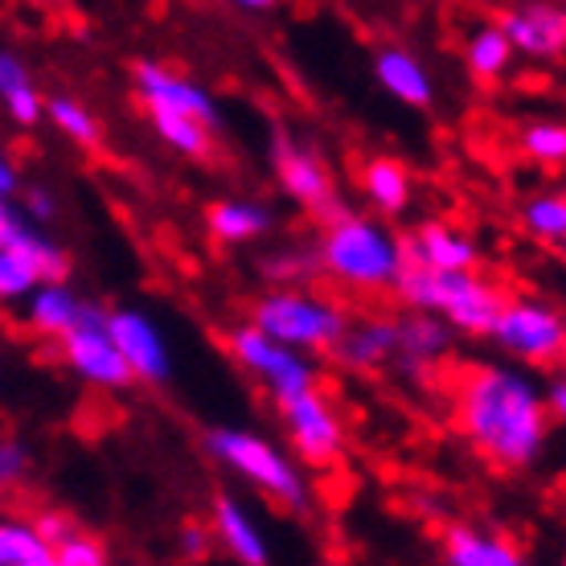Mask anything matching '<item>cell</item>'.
Instances as JSON below:
<instances>
[{
  "label": "cell",
  "mask_w": 566,
  "mask_h": 566,
  "mask_svg": "<svg viewBox=\"0 0 566 566\" xmlns=\"http://www.w3.org/2000/svg\"><path fill=\"white\" fill-rule=\"evenodd\" d=\"M460 423L493 464L525 468L546 448V402L522 369L484 366L460 390Z\"/></svg>",
  "instance_id": "obj_1"
},
{
  "label": "cell",
  "mask_w": 566,
  "mask_h": 566,
  "mask_svg": "<svg viewBox=\"0 0 566 566\" xmlns=\"http://www.w3.org/2000/svg\"><path fill=\"white\" fill-rule=\"evenodd\" d=\"M395 287L415 312H436L448 321V328H460L472 337L489 333L501 304H505V292H496L476 271H436L407 263V259H402Z\"/></svg>",
  "instance_id": "obj_2"
},
{
  "label": "cell",
  "mask_w": 566,
  "mask_h": 566,
  "mask_svg": "<svg viewBox=\"0 0 566 566\" xmlns=\"http://www.w3.org/2000/svg\"><path fill=\"white\" fill-rule=\"evenodd\" d=\"M321 268L349 287L382 292V287H395L398 271H402V242L382 222L340 210L337 218H328L325 242H321Z\"/></svg>",
  "instance_id": "obj_3"
},
{
  "label": "cell",
  "mask_w": 566,
  "mask_h": 566,
  "mask_svg": "<svg viewBox=\"0 0 566 566\" xmlns=\"http://www.w3.org/2000/svg\"><path fill=\"white\" fill-rule=\"evenodd\" d=\"M210 452L227 468H234L242 481L259 484L263 493L283 501L287 510H308V484L271 439L234 431V427H218V431H210Z\"/></svg>",
  "instance_id": "obj_4"
},
{
  "label": "cell",
  "mask_w": 566,
  "mask_h": 566,
  "mask_svg": "<svg viewBox=\"0 0 566 566\" xmlns=\"http://www.w3.org/2000/svg\"><path fill=\"white\" fill-rule=\"evenodd\" d=\"M268 337L292 345V349H337L340 333H345V312L321 296H304V292H271L255 304V321Z\"/></svg>",
  "instance_id": "obj_5"
},
{
  "label": "cell",
  "mask_w": 566,
  "mask_h": 566,
  "mask_svg": "<svg viewBox=\"0 0 566 566\" xmlns=\"http://www.w3.org/2000/svg\"><path fill=\"white\" fill-rule=\"evenodd\" d=\"M62 354L71 361V369L91 386H103V390H124L132 386L128 361L119 357L112 333H107V312L95 308V304H78L74 321L62 333Z\"/></svg>",
  "instance_id": "obj_6"
},
{
  "label": "cell",
  "mask_w": 566,
  "mask_h": 566,
  "mask_svg": "<svg viewBox=\"0 0 566 566\" xmlns=\"http://www.w3.org/2000/svg\"><path fill=\"white\" fill-rule=\"evenodd\" d=\"M489 333L501 340L505 354H513L517 361H530V366L558 361L566 345L563 316L546 300H505Z\"/></svg>",
  "instance_id": "obj_7"
},
{
  "label": "cell",
  "mask_w": 566,
  "mask_h": 566,
  "mask_svg": "<svg viewBox=\"0 0 566 566\" xmlns=\"http://www.w3.org/2000/svg\"><path fill=\"white\" fill-rule=\"evenodd\" d=\"M230 354H234V361L242 369L259 374L275 398H287L296 395V390L316 386V369H312L308 357L300 354V349H292V345H283V340L268 337L259 325L234 328L230 333Z\"/></svg>",
  "instance_id": "obj_8"
},
{
  "label": "cell",
  "mask_w": 566,
  "mask_h": 566,
  "mask_svg": "<svg viewBox=\"0 0 566 566\" xmlns=\"http://www.w3.org/2000/svg\"><path fill=\"white\" fill-rule=\"evenodd\" d=\"M283 407V423H287V436L296 443V452L308 460V464H328L340 455V443H345V431H340L337 411L328 407V398L308 386V390H296V395L280 398Z\"/></svg>",
  "instance_id": "obj_9"
},
{
  "label": "cell",
  "mask_w": 566,
  "mask_h": 566,
  "mask_svg": "<svg viewBox=\"0 0 566 566\" xmlns=\"http://www.w3.org/2000/svg\"><path fill=\"white\" fill-rule=\"evenodd\" d=\"M107 333H112L115 349L128 361L136 382H165L172 374L169 340L153 325V316L132 312V308L107 312Z\"/></svg>",
  "instance_id": "obj_10"
},
{
  "label": "cell",
  "mask_w": 566,
  "mask_h": 566,
  "mask_svg": "<svg viewBox=\"0 0 566 566\" xmlns=\"http://www.w3.org/2000/svg\"><path fill=\"white\" fill-rule=\"evenodd\" d=\"M66 255L57 251L54 242L42 239L38 230H29L25 239L13 242V247H0V300L13 304V300H25L38 283L45 280H66Z\"/></svg>",
  "instance_id": "obj_11"
},
{
  "label": "cell",
  "mask_w": 566,
  "mask_h": 566,
  "mask_svg": "<svg viewBox=\"0 0 566 566\" xmlns=\"http://www.w3.org/2000/svg\"><path fill=\"white\" fill-rule=\"evenodd\" d=\"M136 86H140V99L148 112H172V115H189V119H201L206 128L218 124V107L213 99L201 91L193 78L160 66V62H140L136 66Z\"/></svg>",
  "instance_id": "obj_12"
},
{
  "label": "cell",
  "mask_w": 566,
  "mask_h": 566,
  "mask_svg": "<svg viewBox=\"0 0 566 566\" xmlns=\"http://www.w3.org/2000/svg\"><path fill=\"white\" fill-rule=\"evenodd\" d=\"M501 29L510 38L513 54L538 57V62L558 57L566 45V17L558 0H525L501 17Z\"/></svg>",
  "instance_id": "obj_13"
},
{
  "label": "cell",
  "mask_w": 566,
  "mask_h": 566,
  "mask_svg": "<svg viewBox=\"0 0 566 566\" xmlns=\"http://www.w3.org/2000/svg\"><path fill=\"white\" fill-rule=\"evenodd\" d=\"M402 259L436 271H472L481 251H476V242L468 239V234H460L448 222H423L411 239L402 242Z\"/></svg>",
  "instance_id": "obj_14"
},
{
  "label": "cell",
  "mask_w": 566,
  "mask_h": 566,
  "mask_svg": "<svg viewBox=\"0 0 566 566\" xmlns=\"http://www.w3.org/2000/svg\"><path fill=\"white\" fill-rule=\"evenodd\" d=\"M275 169H280L283 189L308 206V210H328L337 218V201H333V181H328V169L321 165V156L308 153V148H280L275 156Z\"/></svg>",
  "instance_id": "obj_15"
},
{
  "label": "cell",
  "mask_w": 566,
  "mask_h": 566,
  "mask_svg": "<svg viewBox=\"0 0 566 566\" xmlns=\"http://www.w3.org/2000/svg\"><path fill=\"white\" fill-rule=\"evenodd\" d=\"M443 558L452 566H517L522 554L517 546L484 530H468V525H452L443 538Z\"/></svg>",
  "instance_id": "obj_16"
},
{
  "label": "cell",
  "mask_w": 566,
  "mask_h": 566,
  "mask_svg": "<svg viewBox=\"0 0 566 566\" xmlns=\"http://www.w3.org/2000/svg\"><path fill=\"white\" fill-rule=\"evenodd\" d=\"M374 74L378 83L395 95L398 103H411V107H427L431 103V74L415 54L407 50H382L378 62H374Z\"/></svg>",
  "instance_id": "obj_17"
},
{
  "label": "cell",
  "mask_w": 566,
  "mask_h": 566,
  "mask_svg": "<svg viewBox=\"0 0 566 566\" xmlns=\"http://www.w3.org/2000/svg\"><path fill=\"white\" fill-rule=\"evenodd\" d=\"M443 349H448V321H439L436 312H419L411 321L395 325V357H402L407 369L436 361Z\"/></svg>",
  "instance_id": "obj_18"
},
{
  "label": "cell",
  "mask_w": 566,
  "mask_h": 566,
  "mask_svg": "<svg viewBox=\"0 0 566 566\" xmlns=\"http://www.w3.org/2000/svg\"><path fill=\"white\" fill-rule=\"evenodd\" d=\"M213 513H218V538L227 542V551L234 554L239 563H251V566L268 563V542H263L259 525L251 522V513L242 510L239 501L218 496Z\"/></svg>",
  "instance_id": "obj_19"
},
{
  "label": "cell",
  "mask_w": 566,
  "mask_h": 566,
  "mask_svg": "<svg viewBox=\"0 0 566 566\" xmlns=\"http://www.w3.org/2000/svg\"><path fill=\"white\" fill-rule=\"evenodd\" d=\"M25 300H29V312H25L29 328H38V333H45V337H57V333H62V328L74 321L78 304H83V300L74 296V292L62 280L38 283V287H33Z\"/></svg>",
  "instance_id": "obj_20"
},
{
  "label": "cell",
  "mask_w": 566,
  "mask_h": 566,
  "mask_svg": "<svg viewBox=\"0 0 566 566\" xmlns=\"http://www.w3.org/2000/svg\"><path fill=\"white\" fill-rule=\"evenodd\" d=\"M0 103L9 107V115H13L21 128H33L45 112L42 95H38V86L29 78L25 62L17 54H0Z\"/></svg>",
  "instance_id": "obj_21"
},
{
  "label": "cell",
  "mask_w": 566,
  "mask_h": 566,
  "mask_svg": "<svg viewBox=\"0 0 566 566\" xmlns=\"http://www.w3.org/2000/svg\"><path fill=\"white\" fill-rule=\"evenodd\" d=\"M337 354L345 366L354 369H374L382 366L386 357H395V325L386 321H369V325L345 328L337 340Z\"/></svg>",
  "instance_id": "obj_22"
},
{
  "label": "cell",
  "mask_w": 566,
  "mask_h": 566,
  "mask_svg": "<svg viewBox=\"0 0 566 566\" xmlns=\"http://www.w3.org/2000/svg\"><path fill=\"white\" fill-rule=\"evenodd\" d=\"M411 172L390 156H378L366 165V198L382 213H402L411 206Z\"/></svg>",
  "instance_id": "obj_23"
},
{
  "label": "cell",
  "mask_w": 566,
  "mask_h": 566,
  "mask_svg": "<svg viewBox=\"0 0 566 566\" xmlns=\"http://www.w3.org/2000/svg\"><path fill=\"white\" fill-rule=\"evenodd\" d=\"M271 213L255 201H218L210 210V234L218 242H251L268 230Z\"/></svg>",
  "instance_id": "obj_24"
},
{
  "label": "cell",
  "mask_w": 566,
  "mask_h": 566,
  "mask_svg": "<svg viewBox=\"0 0 566 566\" xmlns=\"http://www.w3.org/2000/svg\"><path fill=\"white\" fill-rule=\"evenodd\" d=\"M0 566H54V551L33 522H0Z\"/></svg>",
  "instance_id": "obj_25"
},
{
  "label": "cell",
  "mask_w": 566,
  "mask_h": 566,
  "mask_svg": "<svg viewBox=\"0 0 566 566\" xmlns=\"http://www.w3.org/2000/svg\"><path fill=\"white\" fill-rule=\"evenodd\" d=\"M468 66L476 78H501V74L513 66V45L505 38V29L501 25H481L472 38H468Z\"/></svg>",
  "instance_id": "obj_26"
},
{
  "label": "cell",
  "mask_w": 566,
  "mask_h": 566,
  "mask_svg": "<svg viewBox=\"0 0 566 566\" xmlns=\"http://www.w3.org/2000/svg\"><path fill=\"white\" fill-rule=\"evenodd\" d=\"M522 222L542 247L558 251L566 242V198L563 193H538V198H530L522 210Z\"/></svg>",
  "instance_id": "obj_27"
},
{
  "label": "cell",
  "mask_w": 566,
  "mask_h": 566,
  "mask_svg": "<svg viewBox=\"0 0 566 566\" xmlns=\"http://www.w3.org/2000/svg\"><path fill=\"white\" fill-rule=\"evenodd\" d=\"M45 112H50V119H54V128L62 132V136H71L74 144L99 140V124H95V115L86 112L78 99H71V95H54V99L45 103Z\"/></svg>",
  "instance_id": "obj_28"
},
{
  "label": "cell",
  "mask_w": 566,
  "mask_h": 566,
  "mask_svg": "<svg viewBox=\"0 0 566 566\" xmlns=\"http://www.w3.org/2000/svg\"><path fill=\"white\" fill-rule=\"evenodd\" d=\"M522 153L538 165H563L566 160V128L558 119H538L522 132Z\"/></svg>",
  "instance_id": "obj_29"
},
{
  "label": "cell",
  "mask_w": 566,
  "mask_h": 566,
  "mask_svg": "<svg viewBox=\"0 0 566 566\" xmlns=\"http://www.w3.org/2000/svg\"><path fill=\"white\" fill-rule=\"evenodd\" d=\"M103 563H107L103 542L83 534V530H74V525L54 542V566H103Z\"/></svg>",
  "instance_id": "obj_30"
},
{
  "label": "cell",
  "mask_w": 566,
  "mask_h": 566,
  "mask_svg": "<svg viewBox=\"0 0 566 566\" xmlns=\"http://www.w3.org/2000/svg\"><path fill=\"white\" fill-rule=\"evenodd\" d=\"M29 472V452L25 443H13V439H0V493L13 489L21 476Z\"/></svg>",
  "instance_id": "obj_31"
},
{
  "label": "cell",
  "mask_w": 566,
  "mask_h": 566,
  "mask_svg": "<svg viewBox=\"0 0 566 566\" xmlns=\"http://www.w3.org/2000/svg\"><path fill=\"white\" fill-rule=\"evenodd\" d=\"M29 230H33V227H29L25 213L9 206V193H0V247H13V242H21Z\"/></svg>",
  "instance_id": "obj_32"
},
{
  "label": "cell",
  "mask_w": 566,
  "mask_h": 566,
  "mask_svg": "<svg viewBox=\"0 0 566 566\" xmlns=\"http://www.w3.org/2000/svg\"><path fill=\"white\" fill-rule=\"evenodd\" d=\"M57 210L54 193H45L42 185H33V189H25V198H21V213L25 218H33V222H50Z\"/></svg>",
  "instance_id": "obj_33"
},
{
  "label": "cell",
  "mask_w": 566,
  "mask_h": 566,
  "mask_svg": "<svg viewBox=\"0 0 566 566\" xmlns=\"http://www.w3.org/2000/svg\"><path fill=\"white\" fill-rule=\"evenodd\" d=\"M33 525H38V534H42V538L50 542V551H54V542L62 538L66 530H71V522H66L62 513H45V517H38Z\"/></svg>",
  "instance_id": "obj_34"
},
{
  "label": "cell",
  "mask_w": 566,
  "mask_h": 566,
  "mask_svg": "<svg viewBox=\"0 0 566 566\" xmlns=\"http://www.w3.org/2000/svg\"><path fill=\"white\" fill-rule=\"evenodd\" d=\"M542 402L551 407L554 419H563V415H566V382L558 378V374L551 378V386H546V398H542Z\"/></svg>",
  "instance_id": "obj_35"
},
{
  "label": "cell",
  "mask_w": 566,
  "mask_h": 566,
  "mask_svg": "<svg viewBox=\"0 0 566 566\" xmlns=\"http://www.w3.org/2000/svg\"><path fill=\"white\" fill-rule=\"evenodd\" d=\"M181 542H185V554H201V551H206V534H201L198 525H189V530L181 534Z\"/></svg>",
  "instance_id": "obj_36"
},
{
  "label": "cell",
  "mask_w": 566,
  "mask_h": 566,
  "mask_svg": "<svg viewBox=\"0 0 566 566\" xmlns=\"http://www.w3.org/2000/svg\"><path fill=\"white\" fill-rule=\"evenodd\" d=\"M13 189H17V172L9 165V156L0 153V193H13Z\"/></svg>",
  "instance_id": "obj_37"
},
{
  "label": "cell",
  "mask_w": 566,
  "mask_h": 566,
  "mask_svg": "<svg viewBox=\"0 0 566 566\" xmlns=\"http://www.w3.org/2000/svg\"><path fill=\"white\" fill-rule=\"evenodd\" d=\"M234 4H239V9H251V13H263V9H271L275 0H234Z\"/></svg>",
  "instance_id": "obj_38"
},
{
  "label": "cell",
  "mask_w": 566,
  "mask_h": 566,
  "mask_svg": "<svg viewBox=\"0 0 566 566\" xmlns=\"http://www.w3.org/2000/svg\"><path fill=\"white\" fill-rule=\"evenodd\" d=\"M558 4H563V0H558Z\"/></svg>",
  "instance_id": "obj_39"
}]
</instances>
